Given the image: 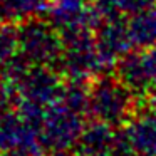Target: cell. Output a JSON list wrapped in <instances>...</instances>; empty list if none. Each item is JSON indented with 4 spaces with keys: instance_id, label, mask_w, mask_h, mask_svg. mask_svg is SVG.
Instances as JSON below:
<instances>
[{
    "instance_id": "obj_1",
    "label": "cell",
    "mask_w": 156,
    "mask_h": 156,
    "mask_svg": "<svg viewBox=\"0 0 156 156\" xmlns=\"http://www.w3.org/2000/svg\"><path fill=\"white\" fill-rule=\"evenodd\" d=\"M19 52L32 66H51L59 62L64 51L62 35L52 24L32 19L19 25Z\"/></svg>"
},
{
    "instance_id": "obj_2",
    "label": "cell",
    "mask_w": 156,
    "mask_h": 156,
    "mask_svg": "<svg viewBox=\"0 0 156 156\" xmlns=\"http://www.w3.org/2000/svg\"><path fill=\"white\" fill-rule=\"evenodd\" d=\"M82 129V114L59 99L45 108L39 126V136L44 149H51L52 153L67 151L69 148H76Z\"/></svg>"
},
{
    "instance_id": "obj_3",
    "label": "cell",
    "mask_w": 156,
    "mask_h": 156,
    "mask_svg": "<svg viewBox=\"0 0 156 156\" xmlns=\"http://www.w3.org/2000/svg\"><path fill=\"white\" fill-rule=\"evenodd\" d=\"M62 42L64 51L59 64L71 81H86L106 67L91 30L66 34L62 35Z\"/></svg>"
},
{
    "instance_id": "obj_4",
    "label": "cell",
    "mask_w": 156,
    "mask_h": 156,
    "mask_svg": "<svg viewBox=\"0 0 156 156\" xmlns=\"http://www.w3.org/2000/svg\"><path fill=\"white\" fill-rule=\"evenodd\" d=\"M131 89L122 81L102 77L91 86L89 112L99 121L108 124H119L131 112Z\"/></svg>"
},
{
    "instance_id": "obj_5",
    "label": "cell",
    "mask_w": 156,
    "mask_h": 156,
    "mask_svg": "<svg viewBox=\"0 0 156 156\" xmlns=\"http://www.w3.org/2000/svg\"><path fill=\"white\" fill-rule=\"evenodd\" d=\"M42 149L39 129L20 112L7 111L0 114V153L19 151L27 156H41Z\"/></svg>"
},
{
    "instance_id": "obj_6",
    "label": "cell",
    "mask_w": 156,
    "mask_h": 156,
    "mask_svg": "<svg viewBox=\"0 0 156 156\" xmlns=\"http://www.w3.org/2000/svg\"><path fill=\"white\" fill-rule=\"evenodd\" d=\"M47 14L51 15V24L61 35L91 30L102 22L98 9L91 5V0H51Z\"/></svg>"
},
{
    "instance_id": "obj_7",
    "label": "cell",
    "mask_w": 156,
    "mask_h": 156,
    "mask_svg": "<svg viewBox=\"0 0 156 156\" xmlns=\"http://www.w3.org/2000/svg\"><path fill=\"white\" fill-rule=\"evenodd\" d=\"M116 153L121 156H156V114L151 111L134 116L118 134Z\"/></svg>"
},
{
    "instance_id": "obj_8",
    "label": "cell",
    "mask_w": 156,
    "mask_h": 156,
    "mask_svg": "<svg viewBox=\"0 0 156 156\" xmlns=\"http://www.w3.org/2000/svg\"><path fill=\"white\" fill-rule=\"evenodd\" d=\"M15 87L19 92V99L44 108L57 102L64 91L61 77L54 71H51L49 66H32L24 77L15 84Z\"/></svg>"
},
{
    "instance_id": "obj_9",
    "label": "cell",
    "mask_w": 156,
    "mask_h": 156,
    "mask_svg": "<svg viewBox=\"0 0 156 156\" xmlns=\"http://www.w3.org/2000/svg\"><path fill=\"white\" fill-rule=\"evenodd\" d=\"M96 44L106 67L112 66L118 59H122L134 45L128 24L119 15L102 19L101 29L96 35Z\"/></svg>"
},
{
    "instance_id": "obj_10",
    "label": "cell",
    "mask_w": 156,
    "mask_h": 156,
    "mask_svg": "<svg viewBox=\"0 0 156 156\" xmlns=\"http://www.w3.org/2000/svg\"><path fill=\"white\" fill-rule=\"evenodd\" d=\"M116 141L118 133H114L112 124L98 119L92 124L84 126L76 144V153L79 156H101L114 151Z\"/></svg>"
},
{
    "instance_id": "obj_11",
    "label": "cell",
    "mask_w": 156,
    "mask_h": 156,
    "mask_svg": "<svg viewBox=\"0 0 156 156\" xmlns=\"http://www.w3.org/2000/svg\"><path fill=\"white\" fill-rule=\"evenodd\" d=\"M51 0H0V24L20 25L47 14Z\"/></svg>"
},
{
    "instance_id": "obj_12",
    "label": "cell",
    "mask_w": 156,
    "mask_h": 156,
    "mask_svg": "<svg viewBox=\"0 0 156 156\" xmlns=\"http://www.w3.org/2000/svg\"><path fill=\"white\" fill-rule=\"evenodd\" d=\"M133 44L138 47H151L156 44V7H146L133 14L128 22Z\"/></svg>"
},
{
    "instance_id": "obj_13",
    "label": "cell",
    "mask_w": 156,
    "mask_h": 156,
    "mask_svg": "<svg viewBox=\"0 0 156 156\" xmlns=\"http://www.w3.org/2000/svg\"><path fill=\"white\" fill-rule=\"evenodd\" d=\"M153 2L154 0H96L94 7L102 19H108L121 14L133 15L146 7H151Z\"/></svg>"
},
{
    "instance_id": "obj_14",
    "label": "cell",
    "mask_w": 156,
    "mask_h": 156,
    "mask_svg": "<svg viewBox=\"0 0 156 156\" xmlns=\"http://www.w3.org/2000/svg\"><path fill=\"white\" fill-rule=\"evenodd\" d=\"M19 54V34L12 24L0 25V66Z\"/></svg>"
},
{
    "instance_id": "obj_15",
    "label": "cell",
    "mask_w": 156,
    "mask_h": 156,
    "mask_svg": "<svg viewBox=\"0 0 156 156\" xmlns=\"http://www.w3.org/2000/svg\"><path fill=\"white\" fill-rule=\"evenodd\" d=\"M138 62L144 79L146 91H156V44L146 47L143 54H138Z\"/></svg>"
},
{
    "instance_id": "obj_16",
    "label": "cell",
    "mask_w": 156,
    "mask_h": 156,
    "mask_svg": "<svg viewBox=\"0 0 156 156\" xmlns=\"http://www.w3.org/2000/svg\"><path fill=\"white\" fill-rule=\"evenodd\" d=\"M149 111L156 114V92L153 94V98L149 99Z\"/></svg>"
},
{
    "instance_id": "obj_17",
    "label": "cell",
    "mask_w": 156,
    "mask_h": 156,
    "mask_svg": "<svg viewBox=\"0 0 156 156\" xmlns=\"http://www.w3.org/2000/svg\"><path fill=\"white\" fill-rule=\"evenodd\" d=\"M51 156H72V154H69L67 151H54Z\"/></svg>"
},
{
    "instance_id": "obj_18",
    "label": "cell",
    "mask_w": 156,
    "mask_h": 156,
    "mask_svg": "<svg viewBox=\"0 0 156 156\" xmlns=\"http://www.w3.org/2000/svg\"><path fill=\"white\" fill-rule=\"evenodd\" d=\"M101 156H121V154L116 151H111V153H106V154H101Z\"/></svg>"
},
{
    "instance_id": "obj_19",
    "label": "cell",
    "mask_w": 156,
    "mask_h": 156,
    "mask_svg": "<svg viewBox=\"0 0 156 156\" xmlns=\"http://www.w3.org/2000/svg\"><path fill=\"white\" fill-rule=\"evenodd\" d=\"M2 84H4V74H2V69H0V87H2Z\"/></svg>"
},
{
    "instance_id": "obj_20",
    "label": "cell",
    "mask_w": 156,
    "mask_h": 156,
    "mask_svg": "<svg viewBox=\"0 0 156 156\" xmlns=\"http://www.w3.org/2000/svg\"><path fill=\"white\" fill-rule=\"evenodd\" d=\"M0 25H2V24H0Z\"/></svg>"
}]
</instances>
